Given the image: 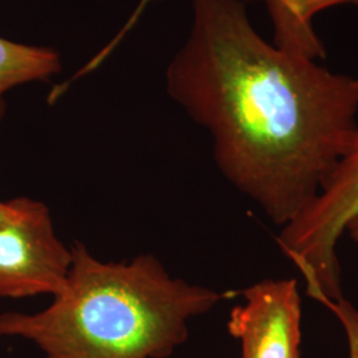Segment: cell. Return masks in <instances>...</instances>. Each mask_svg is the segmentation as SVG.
<instances>
[{
	"label": "cell",
	"instance_id": "6",
	"mask_svg": "<svg viewBox=\"0 0 358 358\" xmlns=\"http://www.w3.org/2000/svg\"><path fill=\"white\" fill-rule=\"evenodd\" d=\"M273 27V44L282 52L306 60L320 62L325 47L315 31L319 13L341 6H358V0H263Z\"/></svg>",
	"mask_w": 358,
	"mask_h": 358
},
{
	"label": "cell",
	"instance_id": "4",
	"mask_svg": "<svg viewBox=\"0 0 358 358\" xmlns=\"http://www.w3.org/2000/svg\"><path fill=\"white\" fill-rule=\"evenodd\" d=\"M10 203L0 220V299L60 294L72 268V247L57 238L48 206L26 196Z\"/></svg>",
	"mask_w": 358,
	"mask_h": 358
},
{
	"label": "cell",
	"instance_id": "5",
	"mask_svg": "<svg viewBox=\"0 0 358 358\" xmlns=\"http://www.w3.org/2000/svg\"><path fill=\"white\" fill-rule=\"evenodd\" d=\"M227 328L241 358H300L301 297L296 279H267L242 292Z\"/></svg>",
	"mask_w": 358,
	"mask_h": 358
},
{
	"label": "cell",
	"instance_id": "3",
	"mask_svg": "<svg viewBox=\"0 0 358 358\" xmlns=\"http://www.w3.org/2000/svg\"><path fill=\"white\" fill-rule=\"evenodd\" d=\"M357 214L358 124L316 198L276 239L304 278L307 294L324 307L344 299L337 245Z\"/></svg>",
	"mask_w": 358,
	"mask_h": 358
},
{
	"label": "cell",
	"instance_id": "7",
	"mask_svg": "<svg viewBox=\"0 0 358 358\" xmlns=\"http://www.w3.org/2000/svg\"><path fill=\"white\" fill-rule=\"evenodd\" d=\"M62 71L60 53L0 36V100L16 87L45 81Z\"/></svg>",
	"mask_w": 358,
	"mask_h": 358
},
{
	"label": "cell",
	"instance_id": "2",
	"mask_svg": "<svg viewBox=\"0 0 358 358\" xmlns=\"http://www.w3.org/2000/svg\"><path fill=\"white\" fill-rule=\"evenodd\" d=\"M72 256L51 306L1 313V337L28 340L44 358H167L186 343L190 320L227 297L173 278L153 255L106 263L76 242Z\"/></svg>",
	"mask_w": 358,
	"mask_h": 358
},
{
	"label": "cell",
	"instance_id": "8",
	"mask_svg": "<svg viewBox=\"0 0 358 358\" xmlns=\"http://www.w3.org/2000/svg\"><path fill=\"white\" fill-rule=\"evenodd\" d=\"M337 316L345 331L349 358H358V310L345 299L327 306Z\"/></svg>",
	"mask_w": 358,
	"mask_h": 358
},
{
	"label": "cell",
	"instance_id": "9",
	"mask_svg": "<svg viewBox=\"0 0 358 358\" xmlns=\"http://www.w3.org/2000/svg\"><path fill=\"white\" fill-rule=\"evenodd\" d=\"M154 1H155V0H141V1H140V6L137 7V10L134 11L133 16L130 17V20H129L128 24H127L128 27H125L124 29H125V31H128L129 28L133 26V24L136 23V20H137V19L141 16L142 13H143V10H145L150 3H154Z\"/></svg>",
	"mask_w": 358,
	"mask_h": 358
},
{
	"label": "cell",
	"instance_id": "1",
	"mask_svg": "<svg viewBox=\"0 0 358 358\" xmlns=\"http://www.w3.org/2000/svg\"><path fill=\"white\" fill-rule=\"evenodd\" d=\"M165 83L210 134L220 174L282 229L316 198L358 124V77L279 50L244 0H192Z\"/></svg>",
	"mask_w": 358,
	"mask_h": 358
},
{
	"label": "cell",
	"instance_id": "10",
	"mask_svg": "<svg viewBox=\"0 0 358 358\" xmlns=\"http://www.w3.org/2000/svg\"><path fill=\"white\" fill-rule=\"evenodd\" d=\"M345 232L358 243V214L346 224Z\"/></svg>",
	"mask_w": 358,
	"mask_h": 358
},
{
	"label": "cell",
	"instance_id": "11",
	"mask_svg": "<svg viewBox=\"0 0 358 358\" xmlns=\"http://www.w3.org/2000/svg\"><path fill=\"white\" fill-rule=\"evenodd\" d=\"M10 208H11L10 201H7V202L0 201V220L10 213Z\"/></svg>",
	"mask_w": 358,
	"mask_h": 358
}]
</instances>
